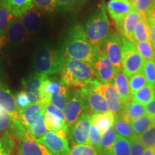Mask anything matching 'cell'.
<instances>
[{
	"label": "cell",
	"instance_id": "cell-1",
	"mask_svg": "<svg viewBox=\"0 0 155 155\" xmlns=\"http://www.w3.org/2000/svg\"><path fill=\"white\" fill-rule=\"evenodd\" d=\"M98 48L94 47L87 38L82 25L73 26L68 32L63 42V53L65 58L94 63Z\"/></svg>",
	"mask_w": 155,
	"mask_h": 155
},
{
	"label": "cell",
	"instance_id": "cell-2",
	"mask_svg": "<svg viewBox=\"0 0 155 155\" xmlns=\"http://www.w3.org/2000/svg\"><path fill=\"white\" fill-rule=\"evenodd\" d=\"M61 80L75 88H93L98 83L92 64L65 58L62 67Z\"/></svg>",
	"mask_w": 155,
	"mask_h": 155
},
{
	"label": "cell",
	"instance_id": "cell-3",
	"mask_svg": "<svg viewBox=\"0 0 155 155\" xmlns=\"http://www.w3.org/2000/svg\"><path fill=\"white\" fill-rule=\"evenodd\" d=\"M87 38L94 47L101 48L110 35V22L104 2L98 5L85 27Z\"/></svg>",
	"mask_w": 155,
	"mask_h": 155
},
{
	"label": "cell",
	"instance_id": "cell-4",
	"mask_svg": "<svg viewBox=\"0 0 155 155\" xmlns=\"http://www.w3.org/2000/svg\"><path fill=\"white\" fill-rule=\"evenodd\" d=\"M64 60L65 55L62 50L45 46L37 51L33 63L38 72L48 76L61 73Z\"/></svg>",
	"mask_w": 155,
	"mask_h": 155
},
{
	"label": "cell",
	"instance_id": "cell-5",
	"mask_svg": "<svg viewBox=\"0 0 155 155\" xmlns=\"http://www.w3.org/2000/svg\"><path fill=\"white\" fill-rule=\"evenodd\" d=\"M122 70L128 77L143 72L144 60L136 49L132 42L123 38Z\"/></svg>",
	"mask_w": 155,
	"mask_h": 155
},
{
	"label": "cell",
	"instance_id": "cell-6",
	"mask_svg": "<svg viewBox=\"0 0 155 155\" xmlns=\"http://www.w3.org/2000/svg\"><path fill=\"white\" fill-rule=\"evenodd\" d=\"M67 130L48 131L41 139L35 140L45 147L53 155H68L70 149Z\"/></svg>",
	"mask_w": 155,
	"mask_h": 155
},
{
	"label": "cell",
	"instance_id": "cell-7",
	"mask_svg": "<svg viewBox=\"0 0 155 155\" xmlns=\"http://www.w3.org/2000/svg\"><path fill=\"white\" fill-rule=\"evenodd\" d=\"M65 121L69 129L83 114H88L86 101L79 88H75L70 96L64 109Z\"/></svg>",
	"mask_w": 155,
	"mask_h": 155
},
{
	"label": "cell",
	"instance_id": "cell-8",
	"mask_svg": "<svg viewBox=\"0 0 155 155\" xmlns=\"http://www.w3.org/2000/svg\"><path fill=\"white\" fill-rule=\"evenodd\" d=\"M122 47L123 37L117 33H110L101 49L111 62L117 73L122 71Z\"/></svg>",
	"mask_w": 155,
	"mask_h": 155
},
{
	"label": "cell",
	"instance_id": "cell-9",
	"mask_svg": "<svg viewBox=\"0 0 155 155\" xmlns=\"http://www.w3.org/2000/svg\"><path fill=\"white\" fill-rule=\"evenodd\" d=\"M93 66L98 82L103 84H113L116 70L101 48H98Z\"/></svg>",
	"mask_w": 155,
	"mask_h": 155
},
{
	"label": "cell",
	"instance_id": "cell-10",
	"mask_svg": "<svg viewBox=\"0 0 155 155\" xmlns=\"http://www.w3.org/2000/svg\"><path fill=\"white\" fill-rule=\"evenodd\" d=\"M96 91L101 95L105 98L108 106V110L116 116L121 113L124 104L122 103L119 94L113 84H103L98 82L94 87Z\"/></svg>",
	"mask_w": 155,
	"mask_h": 155
},
{
	"label": "cell",
	"instance_id": "cell-11",
	"mask_svg": "<svg viewBox=\"0 0 155 155\" xmlns=\"http://www.w3.org/2000/svg\"><path fill=\"white\" fill-rule=\"evenodd\" d=\"M80 91L86 101L88 115L109 111L105 98L92 88H81Z\"/></svg>",
	"mask_w": 155,
	"mask_h": 155
},
{
	"label": "cell",
	"instance_id": "cell-12",
	"mask_svg": "<svg viewBox=\"0 0 155 155\" xmlns=\"http://www.w3.org/2000/svg\"><path fill=\"white\" fill-rule=\"evenodd\" d=\"M92 124V116L83 114L71 128L68 135L76 144H88L89 133Z\"/></svg>",
	"mask_w": 155,
	"mask_h": 155
},
{
	"label": "cell",
	"instance_id": "cell-13",
	"mask_svg": "<svg viewBox=\"0 0 155 155\" xmlns=\"http://www.w3.org/2000/svg\"><path fill=\"white\" fill-rule=\"evenodd\" d=\"M46 75L37 72L32 73L22 80L24 91L28 95L30 104L41 101V86Z\"/></svg>",
	"mask_w": 155,
	"mask_h": 155
},
{
	"label": "cell",
	"instance_id": "cell-14",
	"mask_svg": "<svg viewBox=\"0 0 155 155\" xmlns=\"http://www.w3.org/2000/svg\"><path fill=\"white\" fill-rule=\"evenodd\" d=\"M106 11L115 22L117 29L125 17L133 10V6L129 0H109L106 5Z\"/></svg>",
	"mask_w": 155,
	"mask_h": 155
},
{
	"label": "cell",
	"instance_id": "cell-15",
	"mask_svg": "<svg viewBox=\"0 0 155 155\" xmlns=\"http://www.w3.org/2000/svg\"><path fill=\"white\" fill-rule=\"evenodd\" d=\"M17 152L18 155H53L28 133L19 140Z\"/></svg>",
	"mask_w": 155,
	"mask_h": 155
},
{
	"label": "cell",
	"instance_id": "cell-16",
	"mask_svg": "<svg viewBox=\"0 0 155 155\" xmlns=\"http://www.w3.org/2000/svg\"><path fill=\"white\" fill-rule=\"evenodd\" d=\"M0 108L13 119L19 120V110L17 107L15 96L10 90L2 83H0Z\"/></svg>",
	"mask_w": 155,
	"mask_h": 155
},
{
	"label": "cell",
	"instance_id": "cell-17",
	"mask_svg": "<svg viewBox=\"0 0 155 155\" xmlns=\"http://www.w3.org/2000/svg\"><path fill=\"white\" fill-rule=\"evenodd\" d=\"M141 16V15L140 13L136 11L135 9H133L125 17L121 24L117 28L119 32L121 33L122 37L129 40L132 43L134 42V28L140 19Z\"/></svg>",
	"mask_w": 155,
	"mask_h": 155
},
{
	"label": "cell",
	"instance_id": "cell-18",
	"mask_svg": "<svg viewBox=\"0 0 155 155\" xmlns=\"http://www.w3.org/2000/svg\"><path fill=\"white\" fill-rule=\"evenodd\" d=\"M20 19L26 33L33 34L40 28L42 21V13L40 9L33 6L20 17Z\"/></svg>",
	"mask_w": 155,
	"mask_h": 155
},
{
	"label": "cell",
	"instance_id": "cell-19",
	"mask_svg": "<svg viewBox=\"0 0 155 155\" xmlns=\"http://www.w3.org/2000/svg\"><path fill=\"white\" fill-rule=\"evenodd\" d=\"M0 6L7 9L15 18H20L34 5L32 0H0Z\"/></svg>",
	"mask_w": 155,
	"mask_h": 155
},
{
	"label": "cell",
	"instance_id": "cell-20",
	"mask_svg": "<svg viewBox=\"0 0 155 155\" xmlns=\"http://www.w3.org/2000/svg\"><path fill=\"white\" fill-rule=\"evenodd\" d=\"M44 104L42 102L31 104L30 106L19 112V121L27 129L35 123L38 116L43 111Z\"/></svg>",
	"mask_w": 155,
	"mask_h": 155
},
{
	"label": "cell",
	"instance_id": "cell-21",
	"mask_svg": "<svg viewBox=\"0 0 155 155\" xmlns=\"http://www.w3.org/2000/svg\"><path fill=\"white\" fill-rule=\"evenodd\" d=\"M113 85L117 91L118 94H119L124 105L130 101L131 100V94L129 88V78L125 74L123 70L120 71L115 75L113 81Z\"/></svg>",
	"mask_w": 155,
	"mask_h": 155
},
{
	"label": "cell",
	"instance_id": "cell-22",
	"mask_svg": "<svg viewBox=\"0 0 155 155\" xmlns=\"http://www.w3.org/2000/svg\"><path fill=\"white\" fill-rule=\"evenodd\" d=\"M25 32L20 18H15L9 24L6 37L7 40L13 45L21 44L24 42L25 38Z\"/></svg>",
	"mask_w": 155,
	"mask_h": 155
},
{
	"label": "cell",
	"instance_id": "cell-23",
	"mask_svg": "<svg viewBox=\"0 0 155 155\" xmlns=\"http://www.w3.org/2000/svg\"><path fill=\"white\" fill-rule=\"evenodd\" d=\"M113 128L118 137L129 139V140L134 137L131 123L128 121L127 119H126L121 113H119L115 116Z\"/></svg>",
	"mask_w": 155,
	"mask_h": 155
},
{
	"label": "cell",
	"instance_id": "cell-24",
	"mask_svg": "<svg viewBox=\"0 0 155 155\" xmlns=\"http://www.w3.org/2000/svg\"><path fill=\"white\" fill-rule=\"evenodd\" d=\"M121 113L130 123L145 115L144 105L131 100L124 105Z\"/></svg>",
	"mask_w": 155,
	"mask_h": 155
},
{
	"label": "cell",
	"instance_id": "cell-25",
	"mask_svg": "<svg viewBox=\"0 0 155 155\" xmlns=\"http://www.w3.org/2000/svg\"><path fill=\"white\" fill-rule=\"evenodd\" d=\"M70 93L68 86L61 82L59 88L50 95L49 103L54 105L60 110L64 111L68 101L69 99Z\"/></svg>",
	"mask_w": 155,
	"mask_h": 155
},
{
	"label": "cell",
	"instance_id": "cell-26",
	"mask_svg": "<svg viewBox=\"0 0 155 155\" xmlns=\"http://www.w3.org/2000/svg\"><path fill=\"white\" fill-rule=\"evenodd\" d=\"M117 138L118 135L116 134L113 127L110 128L104 134H102L99 145L96 150L98 154L108 155Z\"/></svg>",
	"mask_w": 155,
	"mask_h": 155
},
{
	"label": "cell",
	"instance_id": "cell-27",
	"mask_svg": "<svg viewBox=\"0 0 155 155\" xmlns=\"http://www.w3.org/2000/svg\"><path fill=\"white\" fill-rule=\"evenodd\" d=\"M114 120L115 116L110 111L92 115V124L99 129L101 134L113 127Z\"/></svg>",
	"mask_w": 155,
	"mask_h": 155
},
{
	"label": "cell",
	"instance_id": "cell-28",
	"mask_svg": "<svg viewBox=\"0 0 155 155\" xmlns=\"http://www.w3.org/2000/svg\"><path fill=\"white\" fill-rule=\"evenodd\" d=\"M134 42H150V25L147 17L141 15V18L136 25L134 32Z\"/></svg>",
	"mask_w": 155,
	"mask_h": 155
},
{
	"label": "cell",
	"instance_id": "cell-29",
	"mask_svg": "<svg viewBox=\"0 0 155 155\" xmlns=\"http://www.w3.org/2000/svg\"><path fill=\"white\" fill-rule=\"evenodd\" d=\"M44 121L48 131H58L61 130H67L69 131V128L67 126L66 121L55 114L48 113L43 110Z\"/></svg>",
	"mask_w": 155,
	"mask_h": 155
},
{
	"label": "cell",
	"instance_id": "cell-30",
	"mask_svg": "<svg viewBox=\"0 0 155 155\" xmlns=\"http://www.w3.org/2000/svg\"><path fill=\"white\" fill-rule=\"evenodd\" d=\"M27 131L32 138H34L36 140L41 139L43 136L48 132V130L46 127L44 121V116L43 111L42 113L38 116V118L35 121L34 124H32L30 127L27 129Z\"/></svg>",
	"mask_w": 155,
	"mask_h": 155
},
{
	"label": "cell",
	"instance_id": "cell-31",
	"mask_svg": "<svg viewBox=\"0 0 155 155\" xmlns=\"http://www.w3.org/2000/svg\"><path fill=\"white\" fill-rule=\"evenodd\" d=\"M88 0H56V9L65 12H74L83 7Z\"/></svg>",
	"mask_w": 155,
	"mask_h": 155
},
{
	"label": "cell",
	"instance_id": "cell-32",
	"mask_svg": "<svg viewBox=\"0 0 155 155\" xmlns=\"http://www.w3.org/2000/svg\"><path fill=\"white\" fill-rule=\"evenodd\" d=\"M155 96L154 87L151 86L150 85H147L144 88H142L139 91L131 96V100L134 101L139 103V104L145 105L147 103L151 101Z\"/></svg>",
	"mask_w": 155,
	"mask_h": 155
},
{
	"label": "cell",
	"instance_id": "cell-33",
	"mask_svg": "<svg viewBox=\"0 0 155 155\" xmlns=\"http://www.w3.org/2000/svg\"><path fill=\"white\" fill-rule=\"evenodd\" d=\"M154 124L155 122L151 119L150 116L144 115L131 122V125L132 127L134 134L136 137H138L141 134L145 132L147 129H150Z\"/></svg>",
	"mask_w": 155,
	"mask_h": 155
},
{
	"label": "cell",
	"instance_id": "cell-34",
	"mask_svg": "<svg viewBox=\"0 0 155 155\" xmlns=\"http://www.w3.org/2000/svg\"><path fill=\"white\" fill-rule=\"evenodd\" d=\"M108 155H131L129 139L118 137Z\"/></svg>",
	"mask_w": 155,
	"mask_h": 155
},
{
	"label": "cell",
	"instance_id": "cell-35",
	"mask_svg": "<svg viewBox=\"0 0 155 155\" xmlns=\"http://www.w3.org/2000/svg\"><path fill=\"white\" fill-rule=\"evenodd\" d=\"M133 44L144 61H155V52L151 42H135Z\"/></svg>",
	"mask_w": 155,
	"mask_h": 155
},
{
	"label": "cell",
	"instance_id": "cell-36",
	"mask_svg": "<svg viewBox=\"0 0 155 155\" xmlns=\"http://www.w3.org/2000/svg\"><path fill=\"white\" fill-rule=\"evenodd\" d=\"M15 146L14 137L7 131L3 132L0 137V155L11 154Z\"/></svg>",
	"mask_w": 155,
	"mask_h": 155
},
{
	"label": "cell",
	"instance_id": "cell-37",
	"mask_svg": "<svg viewBox=\"0 0 155 155\" xmlns=\"http://www.w3.org/2000/svg\"><path fill=\"white\" fill-rule=\"evenodd\" d=\"M129 83L131 96L147 85V80L143 72L131 75L129 80Z\"/></svg>",
	"mask_w": 155,
	"mask_h": 155
},
{
	"label": "cell",
	"instance_id": "cell-38",
	"mask_svg": "<svg viewBox=\"0 0 155 155\" xmlns=\"http://www.w3.org/2000/svg\"><path fill=\"white\" fill-rule=\"evenodd\" d=\"M137 137L146 148L155 149V124L145 132Z\"/></svg>",
	"mask_w": 155,
	"mask_h": 155
},
{
	"label": "cell",
	"instance_id": "cell-39",
	"mask_svg": "<svg viewBox=\"0 0 155 155\" xmlns=\"http://www.w3.org/2000/svg\"><path fill=\"white\" fill-rule=\"evenodd\" d=\"M131 4L134 9L141 15L148 17L152 13L153 0H134Z\"/></svg>",
	"mask_w": 155,
	"mask_h": 155
},
{
	"label": "cell",
	"instance_id": "cell-40",
	"mask_svg": "<svg viewBox=\"0 0 155 155\" xmlns=\"http://www.w3.org/2000/svg\"><path fill=\"white\" fill-rule=\"evenodd\" d=\"M143 73L146 78L147 85L155 86V61H145L143 66Z\"/></svg>",
	"mask_w": 155,
	"mask_h": 155
},
{
	"label": "cell",
	"instance_id": "cell-41",
	"mask_svg": "<svg viewBox=\"0 0 155 155\" xmlns=\"http://www.w3.org/2000/svg\"><path fill=\"white\" fill-rule=\"evenodd\" d=\"M15 18L7 9L0 6V32L6 35L9 24Z\"/></svg>",
	"mask_w": 155,
	"mask_h": 155
},
{
	"label": "cell",
	"instance_id": "cell-42",
	"mask_svg": "<svg viewBox=\"0 0 155 155\" xmlns=\"http://www.w3.org/2000/svg\"><path fill=\"white\" fill-rule=\"evenodd\" d=\"M68 155H98L94 147L88 144H76L70 150Z\"/></svg>",
	"mask_w": 155,
	"mask_h": 155
},
{
	"label": "cell",
	"instance_id": "cell-43",
	"mask_svg": "<svg viewBox=\"0 0 155 155\" xmlns=\"http://www.w3.org/2000/svg\"><path fill=\"white\" fill-rule=\"evenodd\" d=\"M102 134L94 124H91L89 133L88 145L94 147L95 150H97L98 145H99L101 139Z\"/></svg>",
	"mask_w": 155,
	"mask_h": 155
},
{
	"label": "cell",
	"instance_id": "cell-44",
	"mask_svg": "<svg viewBox=\"0 0 155 155\" xmlns=\"http://www.w3.org/2000/svg\"><path fill=\"white\" fill-rule=\"evenodd\" d=\"M35 7L40 10L53 12L56 9V0H32Z\"/></svg>",
	"mask_w": 155,
	"mask_h": 155
},
{
	"label": "cell",
	"instance_id": "cell-45",
	"mask_svg": "<svg viewBox=\"0 0 155 155\" xmlns=\"http://www.w3.org/2000/svg\"><path fill=\"white\" fill-rule=\"evenodd\" d=\"M13 118L0 108V131H8L13 121Z\"/></svg>",
	"mask_w": 155,
	"mask_h": 155
},
{
	"label": "cell",
	"instance_id": "cell-46",
	"mask_svg": "<svg viewBox=\"0 0 155 155\" xmlns=\"http://www.w3.org/2000/svg\"><path fill=\"white\" fill-rule=\"evenodd\" d=\"M15 102H16L17 107L19 110V112L22 111L23 109H25V108H27L28 106H30L31 104L28 95H27L26 92H25L24 90L17 93L16 96H15Z\"/></svg>",
	"mask_w": 155,
	"mask_h": 155
},
{
	"label": "cell",
	"instance_id": "cell-47",
	"mask_svg": "<svg viewBox=\"0 0 155 155\" xmlns=\"http://www.w3.org/2000/svg\"><path fill=\"white\" fill-rule=\"evenodd\" d=\"M129 143H130L131 155L144 154V151L147 148L139 141V139H137L136 136L129 139Z\"/></svg>",
	"mask_w": 155,
	"mask_h": 155
},
{
	"label": "cell",
	"instance_id": "cell-48",
	"mask_svg": "<svg viewBox=\"0 0 155 155\" xmlns=\"http://www.w3.org/2000/svg\"><path fill=\"white\" fill-rule=\"evenodd\" d=\"M150 25V42L152 43L153 48L155 52V14L151 13L147 17Z\"/></svg>",
	"mask_w": 155,
	"mask_h": 155
},
{
	"label": "cell",
	"instance_id": "cell-49",
	"mask_svg": "<svg viewBox=\"0 0 155 155\" xmlns=\"http://www.w3.org/2000/svg\"><path fill=\"white\" fill-rule=\"evenodd\" d=\"M144 108L146 115L150 116L155 122V96L151 101L145 104Z\"/></svg>",
	"mask_w": 155,
	"mask_h": 155
},
{
	"label": "cell",
	"instance_id": "cell-50",
	"mask_svg": "<svg viewBox=\"0 0 155 155\" xmlns=\"http://www.w3.org/2000/svg\"><path fill=\"white\" fill-rule=\"evenodd\" d=\"M7 41V37H6V35L0 32V50H1L2 48L5 46V45L6 44Z\"/></svg>",
	"mask_w": 155,
	"mask_h": 155
},
{
	"label": "cell",
	"instance_id": "cell-51",
	"mask_svg": "<svg viewBox=\"0 0 155 155\" xmlns=\"http://www.w3.org/2000/svg\"><path fill=\"white\" fill-rule=\"evenodd\" d=\"M155 153V149L154 148H147L145 150L144 154L143 155H154Z\"/></svg>",
	"mask_w": 155,
	"mask_h": 155
},
{
	"label": "cell",
	"instance_id": "cell-52",
	"mask_svg": "<svg viewBox=\"0 0 155 155\" xmlns=\"http://www.w3.org/2000/svg\"><path fill=\"white\" fill-rule=\"evenodd\" d=\"M152 13H154V14H155V0H153V4H152Z\"/></svg>",
	"mask_w": 155,
	"mask_h": 155
},
{
	"label": "cell",
	"instance_id": "cell-53",
	"mask_svg": "<svg viewBox=\"0 0 155 155\" xmlns=\"http://www.w3.org/2000/svg\"><path fill=\"white\" fill-rule=\"evenodd\" d=\"M129 2H132L134 1V0H129Z\"/></svg>",
	"mask_w": 155,
	"mask_h": 155
},
{
	"label": "cell",
	"instance_id": "cell-54",
	"mask_svg": "<svg viewBox=\"0 0 155 155\" xmlns=\"http://www.w3.org/2000/svg\"><path fill=\"white\" fill-rule=\"evenodd\" d=\"M5 155H11V154H5Z\"/></svg>",
	"mask_w": 155,
	"mask_h": 155
},
{
	"label": "cell",
	"instance_id": "cell-55",
	"mask_svg": "<svg viewBox=\"0 0 155 155\" xmlns=\"http://www.w3.org/2000/svg\"><path fill=\"white\" fill-rule=\"evenodd\" d=\"M154 89H155V86H154Z\"/></svg>",
	"mask_w": 155,
	"mask_h": 155
},
{
	"label": "cell",
	"instance_id": "cell-56",
	"mask_svg": "<svg viewBox=\"0 0 155 155\" xmlns=\"http://www.w3.org/2000/svg\"><path fill=\"white\" fill-rule=\"evenodd\" d=\"M154 155H155V153H154Z\"/></svg>",
	"mask_w": 155,
	"mask_h": 155
}]
</instances>
